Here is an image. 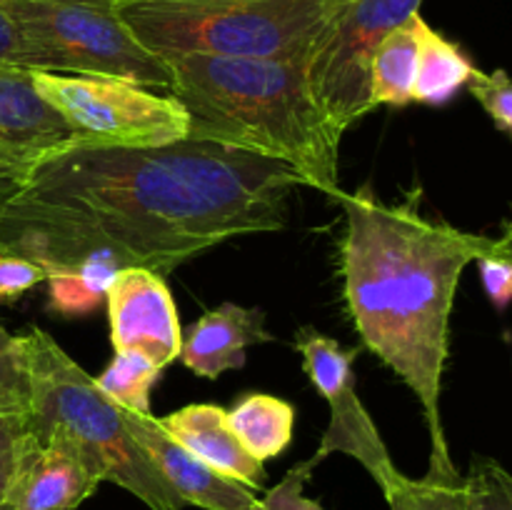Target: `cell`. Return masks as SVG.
I'll return each mask as SVG.
<instances>
[{
	"instance_id": "obj_1",
	"label": "cell",
	"mask_w": 512,
	"mask_h": 510,
	"mask_svg": "<svg viewBox=\"0 0 512 510\" xmlns=\"http://www.w3.org/2000/svg\"><path fill=\"white\" fill-rule=\"evenodd\" d=\"M303 175L283 160L205 138L70 145L0 205V253L70 270L93 253L165 275L240 235L285 228Z\"/></svg>"
},
{
	"instance_id": "obj_2",
	"label": "cell",
	"mask_w": 512,
	"mask_h": 510,
	"mask_svg": "<svg viewBox=\"0 0 512 510\" xmlns=\"http://www.w3.org/2000/svg\"><path fill=\"white\" fill-rule=\"evenodd\" d=\"M335 200L345 210L340 275L350 320L365 348L418 398L430 433V470H453L440 420L450 313L460 275L495 240L428 218L420 188L395 205L368 185Z\"/></svg>"
},
{
	"instance_id": "obj_3",
	"label": "cell",
	"mask_w": 512,
	"mask_h": 510,
	"mask_svg": "<svg viewBox=\"0 0 512 510\" xmlns=\"http://www.w3.org/2000/svg\"><path fill=\"white\" fill-rule=\"evenodd\" d=\"M170 95L185 108L193 138L218 140L283 160L325 195L340 188V138L308 80V58L173 55Z\"/></svg>"
},
{
	"instance_id": "obj_4",
	"label": "cell",
	"mask_w": 512,
	"mask_h": 510,
	"mask_svg": "<svg viewBox=\"0 0 512 510\" xmlns=\"http://www.w3.org/2000/svg\"><path fill=\"white\" fill-rule=\"evenodd\" d=\"M28 383V425L40 440H60L78 450L100 483H115L150 510H183L123 420V410L103 395L53 335L38 325L15 335Z\"/></svg>"
},
{
	"instance_id": "obj_5",
	"label": "cell",
	"mask_w": 512,
	"mask_h": 510,
	"mask_svg": "<svg viewBox=\"0 0 512 510\" xmlns=\"http://www.w3.org/2000/svg\"><path fill=\"white\" fill-rule=\"evenodd\" d=\"M158 58H308L335 0H115Z\"/></svg>"
},
{
	"instance_id": "obj_6",
	"label": "cell",
	"mask_w": 512,
	"mask_h": 510,
	"mask_svg": "<svg viewBox=\"0 0 512 510\" xmlns=\"http://www.w3.org/2000/svg\"><path fill=\"white\" fill-rule=\"evenodd\" d=\"M38 70L103 75L170 93L168 63L138 43L115 0H0Z\"/></svg>"
},
{
	"instance_id": "obj_7",
	"label": "cell",
	"mask_w": 512,
	"mask_h": 510,
	"mask_svg": "<svg viewBox=\"0 0 512 510\" xmlns=\"http://www.w3.org/2000/svg\"><path fill=\"white\" fill-rule=\"evenodd\" d=\"M38 93L75 133V145H165L188 138L190 118L173 95L130 80L33 70Z\"/></svg>"
},
{
	"instance_id": "obj_8",
	"label": "cell",
	"mask_w": 512,
	"mask_h": 510,
	"mask_svg": "<svg viewBox=\"0 0 512 510\" xmlns=\"http://www.w3.org/2000/svg\"><path fill=\"white\" fill-rule=\"evenodd\" d=\"M423 0H335L308 53V80L325 118L340 135L373 108L370 63L385 35L420 13Z\"/></svg>"
},
{
	"instance_id": "obj_9",
	"label": "cell",
	"mask_w": 512,
	"mask_h": 510,
	"mask_svg": "<svg viewBox=\"0 0 512 510\" xmlns=\"http://www.w3.org/2000/svg\"><path fill=\"white\" fill-rule=\"evenodd\" d=\"M295 348L303 358V370L310 383L330 405V425L310 458L320 465L328 455H350L368 470L383 495H388L403 473L395 468L378 425L358 395L353 373L358 350H345L338 340L310 325L295 333Z\"/></svg>"
},
{
	"instance_id": "obj_10",
	"label": "cell",
	"mask_w": 512,
	"mask_h": 510,
	"mask_svg": "<svg viewBox=\"0 0 512 510\" xmlns=\"http://www.w3.org/2000/svg\"><path fill=\"white\" fill-rule=\"evenodd\" d=\"M105 305L115 353H140L160 370L180 358L183 328L163 275L150 268H123L110 283Z\"/></svg>"
},
{
	"instance_id": "obj_11",
	"label": "cell",
	"mask_w": 512,
	"mask_h": 510,
	"mask_svg": "<svg viewBox=\"0 0 512 510\" xmlns=\"http://www.w3.org/2000/svg\"><path fill=\"white\" fill-rule=\"evenodd\" d=\"M70 145L75 133L38 93L33 70L0 63V180L23 183L35 165Z\"/></svg>"
},
{
	"instance_id": "obj_12",
	"label": "cell",
	"mask_w": 512,
	"mask_h": 510,
	"mask_svg": "<svg viewBox=\"0 0 512 510\" xmlns=\"http://www.w3.org/2000/svg\"><path fill=\"white\" fill-rule=\"evenodd\" d=\"M123 410V420L150 463L158 468L165 483L175 490L185 505H198L203 510H263V503L248 485L218 473L195 458L193 453L175 443L158 425L153 415Z\"/></svg>"
},
{
	"instance_id": "obj_13",
	"label": "cell",
	"mask_w": 512,
	"mask_h": 510,
	"mask_svg": "<svg viewBox=\"0 0 512 510\" xmlns=\"http://www.w3.org/2000/svg\"><path fill=\"white\" fill-rule=\"evenodd\" d=\"M100 480L78 450L40 440L28 430L8 488V510H75L95 495Z\"/></svg>"
},
{
	"instance_id": "obj_14",
	"label": "cell",
	"mask_w": 512,
	"mask_h": 510,
	"mask_svg": "<svg viewBox=\"0 0 512 510\" xmlns=\"http://www.w3.org/2000/svg\"><path fill=\"white\" fill-rule=\"evenodd\" d=\"M270 340L275 335L265 325L263 310L223 303L185 330L180 360L200 378L218 380L228 370L243 368L250 345Z\"/></svg>"
},
{
	"instance_id": "obj_15",
	"label": "cell",
	"mask_w": 512,
	"mask_h": 510,
	"mask_svg": "<svg viewBox=\"0 0 512 510\" xmlns=\"http://www.w3.org/2000/svg\"><path fill=\"white\" fill-rule=\"evenodd\" d=\"M160 428L183 445L188 453L208 463L218 473L260 490L265 485V468L255 460L228 423V410L210 403H193L173 410L158 420Z\"/></svg>"
},
{
	"instance_id": "obj_16",
	"label": "cell",
	"mask_w": 512,
	"mask_h": 510,
	"mask_svg": "<svg viewBox=\"0 0 512 510\" xmlns=\"http://www.w3.org/2000/svg\"><path fill=\"white\" fill-rule=\"evenodd\" d=\"M420 13L410 15L403 25L390 30L378 45L370 63V100L373 108L378 105H403L413 103L415 78H418L420 60Z\"/></svg>"
},
{
	"instance_id": "obj_17",
	"label": "cell",
	"mask_w": 512,
	"mask_h": 510,
	"mask_svg": "<svg viewBox=\"0 0 512 510\" xmlns=\"http://www.w3.org/2000/svg\"><path fill=\"white\" fill-rule=\"evenodd\" d=\"M228 423L243 448L255 460L265 463L283 455L293 440L295 408L275 395L248 393L233 410H228Z\"/></svg>"
},
{
	"instance_id": "obj_18",
	"label": "cell",
	"mask_w": 512,
	"mask_h": 510,
	"mask_svg": "<svg viewBox=\"0 0 512 510\" xmlns=\"http://www.w3.org/2000/svg\"><path fill=\"white\" fill-rule=\"evenodd\" d=\"M473 73V60L423 20L420 23V60L413 103L445 105L455 98L460 88L468 85Z\"/></svg>"
},
{
	"instance_id": "obj_19",
	"label": "cell",
	"mask_w": 512,
	"mask_h": 510,
	"mask_svg": "<svg viewBox=\"0 0 512 510\" xmlns=\"http://www.w3.org/2000/svg\"><path fill=\"white\" fill-rule=\"evenodd\" d=\"M120 270L118 260L93 253L75 268L48 273V308L58 315H90L105 303L110 283Z\"/></svg>"
},
{
	"instance_id": "obj_20",
	"label": "cell",
	"mask_w": 512,
	"mask_h": 510,
	"mask_svg": "<svg viewBox=\"0 0 512 510\" xmlns=\"http://www.w3.org/2000/svg\"><path fill=\"white\" fill-rule=\"evenodd\" d=\"M390 510H468L465 483L458 468L430 470L423 478L400 475L388 495Z\"/></svg>"
},
{
	"instance_id": "obj_21",
	"label": "cell",
	"mask_w": 512,
	"mask_h": 510,
	"mask_svg": "<svg viewBox=\"0 0 512 510\" xmlns=\"http://www.w3.org/2000/svg\"><path fill=\"white\" fill-rule=\"evenodd\" d=\"M160 368L140 353H115L108 368L95 378V385L118 408L150 415V390L158 383Z\"/></svg>"
},
{
	"instance_id": "obj_22",
	"label": "cell",
	"mask_w": 512,
	"mask_h": 510,
	"mask_svg": "<svg viewBox=\"0 0 512 510\" xmlns=\"http://www.w3.org/2000/svg\"><path fill=\"white\" fill-rule=\"evenodd\" d=\"M468 510H512V473L498 460L478 455L463 475Z\"/></svg>"
},
{
	"instance_id": "obj_23",
	"label": "cell",
	"mask_w": 512,
	"mask_h": 510,
	"mask_svg": "<svg viewBox=\"0 0 512 510\" xmlns=\"http://www.w3.org/2000/svg\"><path fill=\"white\" fill-rule=\"evenodd\" d=\"M468 90L495 125L512 138V78L505 70L483 73L475 68L473 78L468 80Z\"/></svg>"
},
{
	"instance_id": "obj_24",
	"label": "cell",
	"mask_w": 512,
	"mask_h": 510,
	"mask_svg": "<svg viewBox=\"0 0 512 510\" xmlns=\"http://www.w3.org/2000/svg\"><path fill=\"white\" fill-rule=\"evenodd\" d=\"M0 410L28 413V383L20 365L15 335L0 320Z\"/></svg>"
},
{
	"instance_id": "obj_25",
	"label": "cell",
	"mask_w": 512,
	"mask_h": 510,
	"mask_svg": "<svg viewBox=\"0 0 512 510\" xmlns=\"http://www.w3.org/2000/svg\"><path fill=\"white\" fill-rule=\"evenodd\" d=\"M315 468H318V465H315L313 458L293 465V468L285 473V478L280 480L278 485H273V488L260 498L263 510H325L318 500L305 495V485H308Z\"/></svg>"
},
{
	"instance_id": "obj_26",
	"label": "cell",
	"mask_w": 512,
	"mask_h": 510,
	"mask_svg": "<svg viewBox=\"0 0 512 510\" xmlns=\"http://www.w3.org/2000/svg\"><path fill=\"white\" fill-rule=\"evenodd\" d=\"M480 280L495 310H505L512 303V250L503 240H495L493 250L475 260Z\"/></svg>"
},
{
	"instance_id": "obj_27",
	"label": "cell",
	"mask_w": 512,
	"mask_h": 510,
	"mask_svg": "<svg viewBox=\"0 0 512 510\" xmlns=\"http://www.w3.org/2000/svg\"><path fill=\"white\" fill-rule=\"evenodd\" d=\"M28 430V413L0 410V510H8V488Z\"/></svg>"
},
{
	"instance_id": "obj_28",
	"label": "cell",
	"mask_w": 512,
	"mask_h": 510,
	"mask_svg": "<svg viewBox=\"0 0 512 510\" xmlns=\"http://www.w3.org/2000/svg\"><path fill=\"white\" fill-rule=\"evenodd\" d=\"M48 273L33 260L20 255L0 253V300H18L38 283H45Z\"/></svg>"
},
{
	"instance_id": "obj_29",
	"label": "cell",
	"mask_w": 512,
	"mask_h": 510,
	"mask_svg": "<svg viewBox=\"0 0 512 510\" xmlns=\"http://www.w3.org/2000/svg\"><path fill=\"white\" fill-rule=\"evenodd\" d=\"M0 63L38 70L35 55L30 53L28 43H25L23 35L18 33V28L10 23V18L3 13V8H0Z\"/></svg>"
},
{
	"instance_id": "obj_30",
	"label": "cell",
	"mask_w": 512,
	"mask_h": 510,
	"mask_svg": "<svg viewBox=\"0 0 512 510\" xmlns=\"http://www.w3.org/2000/svg\"><path fill=\"white\" fill-rule=\"evenodd\" d=\"M15 188H18V183H8V180H0V205H3L5 200H8L10 195L15 193Z\"/></svg>"
},
{
	"instance_id": "obj_31",
	"label": "cell",
	"mask_w": 512,
	"mask_h": 510,
	"mask_svg": "<svg viewBox=\"0 0 512 510\" xmlns=\"http://www.w3.org/2000/svg\"><path fill=\"white\" fill-rule=\"evenodd\" d=\"M500 240H503V243H505V245H508V248L512 250V223L508 225V228H505L503 238H500Z\"/></svg>"
}]
</instances>
